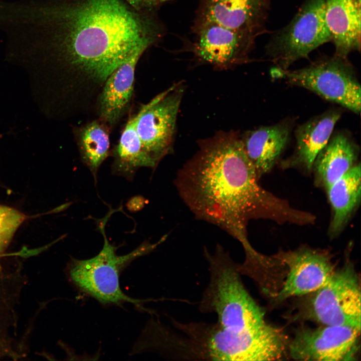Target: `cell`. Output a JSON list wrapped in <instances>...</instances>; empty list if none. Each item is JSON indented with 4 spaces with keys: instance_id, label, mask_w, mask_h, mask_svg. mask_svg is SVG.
Wrapping results in <instances>:
<instances>
[{
    "instance_id": "6da1fadb",
    "label": "cell",
    "mask_w": 361,
    "mask_h": 361,
    "mask_svg": "<svg viewBox=\"0 0 361 361\" xmlns=\"http://www.w3.org/2000/svg\"><path fill=\"white\" fill-rule=\"evenodd\" d=\"M165 29L156 11L125 0H0L6 59L44 76L48 101L70 118L96 108L109 75Z\"/></svg>"
},
{
    "instance_id": "7a4b0ae2",
    "label": "cell",
    "mask_w": 361,
    "mask_h": 361,
    "mask_svg": "<svg viewBox=\"0 0 361 361\" xmlns=\"http://www.w3.org/2000/svg\"><path fill=\"white\" fill-rule=\"evenodd\" d=\"M199 146L176 174L177 192L197 219L238 240L245 254L256 251L247 238L251 219L298 225L311 222V214L293 208L261 187L238 132H217L201 140Z\"/></svg>"
},
{
    "instance_id": "3957f363",
    "label": "cell",
    "mask_w": 361,
    "mask_h": 361,
    "mask_svg": "<svg viewBox=\"0 0 361 361\" xmlns=\"http://www.w3.org/2000/svg\"><path fill=\"white\" fill-rule=\"evenodd\" d=\"M210 280L200 303L201 310L217 315L223 330L241 334L266 323L264 313L244 286L237 264L220 245L212 254L205 249Z\"/></svg>"
},
{
    "instance_id": "277c9868",
    "label": "cell",
    "mask_w": 361,
    "mask_h": 361,
    "mask_svg": "<svg viewBox=\"0 0 361 361\" xmlns=\"http://www.w3.org/2000/svg\"><path fill=\"white\" fill-rule=\"evenodd\" d=\"M112 212L110 211L98 224L104 238L101 251L88 259L72 258L67 266L66 273L68 280L77 289L103 305L120 306L130 303L143 309L142 305L148 300L133 298L125 294L120 286V274L134 260L154 250L165 240L166 236L157 243L145 242L132 252L118 255L116 247L107 240L104 229Z\"/></svg>"
},
{
    "instance_id": "5b68a950",
    "label": "cell",
    "mask_w": 361,
    "mask_h": 361,
    "mask_svg": "<svg viewBox=\"0 0 361 361\" xmlns=\"http://www.w3.org/2000/svg\"><path fill=\"white\" fill-rule=\"evenodd\" d=\"M270 73L273 78L311 91L356 114L360 111V85L347 58L333 55L297 70L275 67Z\"/></svg>"
},
{
    "instance_id": "8992f818",
    "label": "cell",
    "mask_w": 361,
    "mask_h": 361,
    "mask_svg": "<svg viewBox=\"0 0 361 361\" xmlns=\"http://www.w3.org/2000/svg\"><path fill=\"white\" fill-rule=\"evenodd\" d=\"M308 297L297 316L325 325H348L360 329V287L353 265L346 263Z\"/></svg>"
},
{
    "instance_id": "52a82bcc",
    "label": "cell",
    "mask_w": 361,
    "mask_h": 361,
    "mask_svg": "<svg viewBox=\"0 0 361 361\" xmlns=\"http://www.w3.org/2000/svg\"><path fill=\"white\" fill-rule=\"evenodd\" d=\"M331 42L325 17V0H305L291 21L273 33L266 53L276 67L288 69L307 58L320 46Z\"/></svg>"
},
{
    "instance_id": "ba28073f",
    "label": "cell",
    "mask_w": 361,
    "mask_h": 361,
    "mask_svg": "<svg viewBox=\"0 0 361 361\" xmlns=\"http://www.w3.org/2000/svg\"><path fill=\"white\" fill-rule=\"evenodd\" d=\"M185 345L191 357L209 360H264L268 356L270 340L259 327L244 337L233 339L223 334L215 323H180Z\"/></svg>"
},
{
    "instance_id": "9c48e42d",
    "label": "cell",
    "mask_w": 361,
    "mask_h": 361,
    "mask_svg": "<svg viewBox=\"0 0 361 361\" xmlns=\"http://www.w3.org/2000/svg\"><path fill=\"white\" fill-rule=\"evenodd\" d=\"M184 91L185 84L179 82L142 106L136 130L144 151L156 166L172 151Z\"/></svg>"
},
{
    "instance_id": "30bf717a",
    "label": "cell",
    "mask_w": 361,
    "mask_h": 361,
    "mask_svg": "<svg viewBox=\"0 0 361 361\" xmlns=\"http://www.w3.org/2000/svg\"><path fill=\"white\" fill-rule=\"evenodd\" d=\"M191 49L199 61L220 70L249 62L256 39L222 25L205 23L193 25Z\"/></svg>"
},
{
    "instance_id": "8fae6325",
    "label": "cell",
    "mask_w": 361,
    "mask_h": 361,
    "mask_svg": "<svg viewBox=\"0 0 361 361\" xmlns=\"http://www.w3.org/2000/svg\"><path fill=\"white\" fill-rule=\"evenodd\" d=\"M360 329L348 325L300 327L288 343L289 354L300 360H352Z\"/></svg>"
},
{
    "instance_id": "7c38bea8",
    "label": "cell",
    "mask_w": 361,
    "mask_h": 361,
    "mask_svg": "<svg viewBox=\"0 0 361 361\" xmlns=\"http://www.w3.org/2000/svg\"><path fill=\"white\" fill-rule=\"evenodd\" d=\"M285 265V280L275 296L282 301L291 297L304 296L322 286L335 270L329 254L302 248L280 252L274 256Z\"/></svg>"
},
{
    "instance_id": "4fadbf2b",
    "label": "cell",
    "mask_w": 361,
    "mask_h": 361,
    "mask_svg": "<svg viewBox=\"0 0 361 361\" xmlns=\"http://www.w3.org/2000/svg\"><path fill=\"white\" fill-rule=\"evenodd\" d=\"M270 0H198L194 25L216 23L255 39L267 33Z\"/></svg>"
},
{
    "instance_id": "5bb4252c",
    "label": "cell",
    "mask_w": 361,
    "mask_h": 361,
    "mask_svg": "<svg viewBox=\"0 0 361 361\" xmlns=\"http://www.w3.org/2000/svg\"><path fill=\"white\" fill-rule=\"evenodd\" d=\"M147 49H138L109 75L103 85L95 109L98 119L109 128L117 124L129 108L133 93L135 67Z\"/></svg>"
},
{
    "instance_id": "9a60e30c",
    "label": "cell",
    "mask_w": 361,
    "mask_h": 361,
    "mask_svg": "<svg viewBox=\"0 0 361 361\" xmlns=\"http://www.w3.org/2000/svg\"><path fill=\"white\" fill-rule=\"evenodd\" d=\"M360 0H325V17L335 52L347 58L360 50Z\"/></svg>"
},
{
    "instance_id": "2e32d148",
    "label": "cell",
    "mask_w": 361,
    "mask_h": 361,
    "mask_svg": "<svg viewBox=\"0 0 361 361\" xmlns=\"http://www.w3.org/2000/svg\"><path fill=\"white\" fill-rule=\"evenodd\" d=\"M292 124L289 120L263 126L245 133L241 137L245 152L259 178L274 166L286 147Z\"/></svg>"
},
{
    "instance_id": "e0dca14e",
    "label": "cell",
    "mask_w": 361,
    "mask_h": 361,
    "mask_svg": "<svg viewBox=\"0 0 361 361\" xmlns=\"http://www.w3.org/2000/svg\"><path fill=\"white\" fill-rule=\"evenodd\" d=\"M341 111L330 109L299 126L295 132L294 153L287 161L310 170L321 150L328 141Z\"/></svg>"
},
{
    "instance_id": "ac0fdd59",
    "label": "cell",
    "mask_w": 361,
    "mask_h": 361,
    "mask_svg": "<svg viewBox=\"0 0 361 361\" xmlns=\"http://www.w3.org/2000/svg\"><path fill=\"white\" fill-rule=\"evenodd\" d=\"M358 152L357 145L347 134L331 135L313 164L317 180L328 187L354 165Z\"/></svg>"
},
{
    "instance_id": "d6986e66",
    "label": "cell",
    "mask_w": 361,
    "mask_h": 361,
    "mask_svg": "<svg viewBox=\"0 0 361 361\" xmlns=\"http://www.w3.org/2000/svg\"><path fill=\"white\" fill-rule=\"evenodd\" d=\"M360 164L354 165L326 188L333 212L329 227L332 236L341 231L360 201Z\"/></svg>"
},
{
    "instance_id": "ffe728a7",
    "label": "cell",
    "mask_w": 361,
    "mask_h": 361,
    "mask_svg": "<svg viewBox=\"0 0 361 361\" xmlns=\"http://www.w3.org/2000/svg\"><path fill=\"white\" fill-rule=\"evenodd\" d=\"M142 112V107L128 120L114 151L113 171L127 178L132 177L140 167L156 166L144 151L137 132L136 125Z\"/></svg>"
},
{
    "instance_id": "44dd1931",
    "label": "cell",
    "mask_w": 361,
    "mask_h": 361,
    "mask_svg": "<svg viewBox=\"0 0 361 361\" xmlns=\"http://www.w3.org/2000/svg\"><path fill=\"white\" fill-rule=\"evenodd\" d=\"M108 127L95 120L77 129L75 137L81 160L97 180L98 170L109 154Z\"/></svg>"
},
{
    "instance_id": "7402d4cb",
    "label": "cell",
    "mask_w": 361,
    "mask_h": 361,
    "mask_svg": "<svg viewBox=\"0 0 361 361\" xmlns=\"http://www.w3.org/2000/svg\"><path fill=\"white\" fill-rule=\"evenodd\" d=\"M25 219V215L17 210L0 205V255L7 249Z\"/></svg>"
},
{
    "instance_id": "603a6c76",
    "label": "cell",
    "mask_w": 361,
    "mask_h": 361,
    "mask_svg": "<svg viewBox=\"0 0 361 361\" xmlns=\"http://www.w3.org/2000/svg\"><path fill=\"white\" fill-rule=\"evenodd\" d=\"M166 0H142L143 6L145 8L157 10L160 5Z\"/></svg>"
},
{
    "instance_id": "cb8c5ba5",
    "label": "cell",
    "mask_w": 361,
    "mask_h": 361,
    "mask_svg": "<svg viewBox=\"0 0 361 361\" xmlns=\"http://www.w3.org/2000/svg\"><path fill=\"white\" fill-rule=\"evenodd\" d=\"M128 4L137 10L146 9L144 7L142 0H125Z\"/></svg>"
}]
</instances>
